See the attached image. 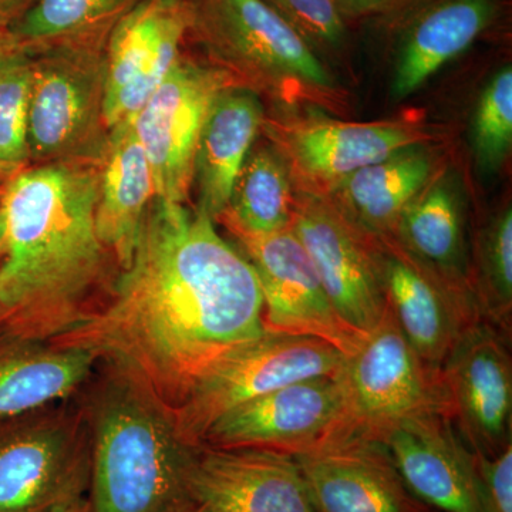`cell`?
Instances as JSON below:
<instances>
[{
  "label": "cell",
  "instance_id": "7c38bea8",
  "mask_svg": "<svg viewBox=\"0 0 512 512\" xmlns=\"http://www.w3.org/2000/svg\"><path fill=\"white\" fill-rule=\"evenodd\" d=\"M235 238L258 278L266 330L323 340L343 355L352 352L363 335L339 318L291 227L261 237Z\"/></svg>",
  "mask_w": 512,
  "mask_h": 512
},
{
  "label": "cell",
  "instance_id": "8d00e7d4",
  "mask_svg": "<svg viewBox=\"0 0 512 512\" xmlns=\"http://www.w3.org/2000/svg\"><path fill=\"white\" fill-rule=\"evenodd\" d=\"M6 255V229L5 220H3L2 211H0V264Z\"/></svg>",
  "mask_w": 512,
  "mask_h": 512
},
{
  "label": "cell",
  "instance_id": "ac0fdd59",
  "mask_svg": "<svg viewBox=\"0 0 512 512\" xmlns=\"http://www.w3.org/2000/svg\"><path fill=\"white\" fill-rule=\"evenodd\" d=\"M375 254L387 306L417 355L440 372L464 329L480 320L476 308L409 252L387 245Z\"/></svg>",
  "mask_w": 512,
  "mask_h": 512
},
{
  "label": "cell",
  "instance_id": "484cf974",
  "mask_svg": "<svg viewBox=\"0 0 512 512\" xmlns=\"http://www.w3.org/2000/svg\"><path fill=\"white\" fill-rule=\"evenodd\" d=\"M431 171L429 154L413 146L348 175L336 184V191L363 231L384 234L396 229L400 215L423 190Z\"/></svg>",
  "mask_w": 512,
  "mask_h": 512
},
{
  "label": "cell",
  "instance_id": "7a4b0ae2",
  "mask_svg": "<svg viewBox=\"0 0 512 512\" xmlns=\"http://www.w3.org/2000/svg\"><path fill=\"white\" fill-rule=\"evenodd\" d=\"M100 161L29 165L0 197L6 255L0 325L53 340L92 315L113 281L96 229Z\"/></svg>",
  "mask_w": 512,
  "mask_h": 512
},
{
  "label": "cell",
  "instance_id": "5bb4252c",
  "mask_svg": "<svg viewBox=\"0 0 512 512\" xmlns=\"http://www.w3.org/2000/svg\"><path fill=\"white\" fill-rule=\"evenodd\" d=\"M187 488L207 512H316L295 458L261 448L198 444Z\"/></svg>",
  "mask_w": 512,
  "mask_h": 512
},
{
  "label": "cell",
  "instance_id": "277c9868",
  "mask_svg": "<svg viewBox=\"0 0 512 512\" xmlns=\"http://www.w3.org/2000/svg\"><path fill=\"white\" fill-rule=\"evenodd\" d=\"M90 464L80 394L0 419V512H50L86 495Z\"/></svg>",
  "mask_w": 512,
  "mask_h": 512
},
{
  "label": "cell",
  "instance_id": "9a60e30c",
  "mask_svg": "<svg viewBox=\"0 0 512 512\" xmlns=\"http://www.w3.org/2000/svg\"><path fill=\"white\" fill-rule=\"evenodd\" d=\"M291 229L308 252L339 318L366 335L387 306L375 248L348 218L318 200L293 207Z\"/></svg>",
  "mask_w": 512,
  "mask_h": 512
},
{
  "label": "cell",
  "instance_id": "6da1fadb",
  "mask_svg": "<svg viewBox=\"0 0 512 512\" xmlns=\"http://www.w3.org/2000/svg\"><path fill=\"white\" fill-rule=\"evenodd\" d=\"M265 332L247 258L200 208L156 197L99 308L52 342L123 367L174 412L208 370Z\"/></svg>",
  "mask_w": 512,
  "mask_h": 512
},
{
  "label": "cell",
  "instance_id": "2e32d148",
  "mask_svg": "<svg viewBox=\"0 0 512 512\" xmlns=\"http://www.w3.org/2000/svg\"><path fill=\"white\" fill-rule=\"evenodd\" d=\"M293 458L316 512H439L410 491L382 441L353 434Z\"/></svg>",
  "mask_w": 512,
  "mask_h": 512
},
{
  "label": "cell",
  "instance_id": "8992f818",
  "mask_svg": "<svg viewBox=\"0 0 512 512\" xmlns=\"http://www.w3.org/2000/svg\"><path fill=\"white\" fill-rule=\"evenodd\" d=\"M350 420L357 433L379 440L412 417H448L440 372L417 355L389 306L379 323L343 355L338 372Z\"/></svg>",
  "mask_w": 512,
  "mask_h": 512
},
{
  "label": "cell",
  "instance_id": "d4e9b609",
  "mask_svg": "<svg viewBox=\"0 0 512 512\" xmlns=\"http://www.w3.org/2000/svg\"><path fill=\"white\" fill-rule=\"evenodd\" d=\"M396 231L409 254L451 291L474 305L466 284L460 205L450 187L437 184L426 194L417 195L400 215Z\"/></svg>",
  "mask_w": 512,
  "mask_h": 512
},
{
  "label": "cell",
  "instance_id": "ffe728a7",
  "mask_svg": "<svg viewBox=\"0 0 512 512\" xmlns=\"http://www.w3.org/2000/svg\"><path fill=\"white\" fill-rule=\"evenodd\" d=\"M258 94L242 83L222 89L202 124L192 167L197 207L217 221L264 123Z\"/></svg>",
  "mask_w": 512,
  "mask_h": 512
},
{
  "label": "cell",
  "instance_id": "e575fe53",
  "mask_svg": "<svg viewBox=\"0 0 512 512\" xmlns=\"http://www.w3.org/2000/svg\"><path fill=\"white\" fill-rule=\"evenodd\" d=\"M50 512H93L92 505H90L89 497L82 495V497L72 498V500L64 501V503L57 505Z\"/></svg>",
  "mask_w": 512,
  "mask_h": 512
},
{
  "label": "cell",
  "instance_id": "ab89813d",
  "mask_svg": "<svg viewBox=\"0 0 512 512\" xmlns=\"http://www.w3.org/2000/svg\"><path fill=\"white\" fill-rule=\"evenodd\" d=\"M2 316H3V306H2V303H0V320H2Z\"/></svg>",
  "mask_w": 512,
  "mask_h": 512
},
{
  "label": "cell",
  "instance_id": "b9f144b4",
  "mask_svg": "<svg viewBox=\"0 0 512 512\" xmlns=\"http://www.w3.org/2000/svg\"><path fill=\"white\" fill-rule=\"evenodd\" d=\"M3 192V191H2ZM2 192H0V197H2Z\"/></svg>",
  "mask_w": 512,
  "mask_h": 512
},
{
  "label": "cell",
  "instance_id": "ba28073f",
  "mask_svg": "<svg viewBox=\"0 0 512 512\" xmlns=\"http://www.w3.org/2000/svg\"><path fill=\"white\" fill-rule=\"evenodd\" d=\"M188 5V36L232 76L332 86L309 43L264 0H188Z\"/></svg>",
  "mask_w": 512,
  "mask_h": 512
},
{
  "label": "cell",
  "instance_id": "cb8c5ba5",
  "mask_svg": "<svg viewBox=\"0 0 512 512\" xmlns=\"http://www.w3.org/2000/svg\"><path fill=\"white\" fill-rule=\"evenodd\" d=\"M141 0H33L10 25L16 49L106 50L114 29Z\"/></svg>",
  "mask_w": 512,
  "mask_h": 512
},
{
  "label": "cell",
  "instance_id": "3957f363",
  "mask_svg": "<svg viewBox=\"0 0 512 512\" xmlns=\"http://www.w3.org/2000/svg\"><path fill=\"white\" fill-rule=\"evenodd\" d=\"M80 394L89 421L93 512H181L194 447L173 410L123 367L100 362Z\"/></svg>",
  "mask_w": 512,
  "mask_h": 512
},
{
  "label": "cell",
  "instance_id": "d590c367",
  "mask_svg": "<svg viewBox=\"0 0 512 512\" xmlns=\"http://www.w3.org/2000/svg\"><path fill=\"white\" fill-rule=\"evenodd\" d=\"M12 49H16V46L10 33V26L0 23V56Z\"/></svg>",
  "mask_w": 512,
  "mask_h": 512
},
{
  "label": "cell",
  "instance_id": "9c48e42d",
  "mask_svg": "<svg viewBox=\"0 0 512 512\" xmlns=\"http://www.w3.org/2000/svg\"><path fill=\"white\" fill-rule=\"evenodd\" d=\"M239 83L217 64L178 57L173 69L133 121L143 146L158 198L187 204L192 191V167L202 124L215 96Z\"/></svg>",
  "mask_w": 512,
  "mask_h": 512
},
{
  "label": "cell",
  "instance_id": "5b68a950",
  "mask_svg": "<svg viewBox=\"0 0 512 512\" xmlns=\"http://www.w3.org/2000/svg\"><path fill=\"white\" fill-rule=\"evenodd\" d=\"M32 57L29 165L97 163L110 133L104 120L106 50H50Z\"/></svg>",
  "mask_w": 512,
  "mask_h": 512
},
{
  "label": "cell",
  "instance_id": "4dcf8cb0",
  "mask_svg": "<svg viewBox=\"0 0 512 512\" xmlns=\"http://www.w3.org/2000/svg\"><path fill=\"white\" fill-rule=\"evenodd\" d=\"M306 42L336 45L345 35V23L335 0H264Z\"/></svg>",
  "mask_w": 512,
  "mask_h": 512
},
{
  "label": "cell",
  "instance_id": "f546056e",
  "mask_svg": "<svg viewBox=\"0 0 512 512\" xmlns=\"http://www.w3.org/2000/svg\"><path fill=\"white\" fill-rule=\"evenodd\" d=\"M473 150L485 173L504 163L512 144V70L505 66L485 86L473 119Z\"/></svg>",
  "mask_w": 512,
  "mask_h": 512
},
{
  "label": "cell",
  "instance_id": "1f68e13d",
  "mask_svg": "<svg viewBox=\"0 0 512 512\" xmlns=\"http://www.w3.org/2000/svg\"><path fill=\"white\" fill-rule=\"evenodd\" d=\"M481 494L487 512H512V444L497 456L474 453Z\"/></svg>",
  "mask_w": 512,
  "mask_h": 512
},
{
  "label": "cell",
  "instance_id": "4316f807",
  "mask_svg": "<svg viewBox=\"0 0 512 512\" xmlns=\"http://www.w3.org/2000/svg\"><path fill=\"white\" fill-rule=\"evenodd\" d=\"M292 214L291 178L284 157L272 147H252L217 221L234 237H261L291 227Z\"/></svg>",
  "mask_w": 512,
  "mask_h": 512
},
{
  "label": "cell",
  "instance_id": "83f0119b",
  "mask_svg": "<svg viewBox=\"0 0 512 512\" xmlns=\"http://www.w3.org/2000/svg\"><path fill=\"white\" fill-rule=\"evenodd\" d=\"M478 318L505 339L512 335V211L507 208L481 232L478 242Z\"/></svg>",
  "mask_w": 512,
  "mask_h": 512
},
{
  "label": "cell",
  "instance_id": "f35d334b",
  "mask_svg": "<svg viewBox=\"0 0 512 512\" xmlns=\"http://www.w3.org/2000/svg\"><path fill=\"white\" fill-rule=\"evenodd\" d=\"M188 512H207V511L202 510V508L197 507V505H192V507L190 508V510H188Z\"/></svg>",
  "mask_w": 512,
  "mask_h": 512
},
{
  "label": "cell",
  "instance_id": "d6a6232c",
  "mask_svg": "<svg viewBox=\"0 0 512 512\" xmlns=\"http://www.w3.org/2000/svg\"><path fill=\"white\" fill-rule=\"evenodd\" d=\"M387 0H335L339 12L343 15H363L380 9Z\"/></svg>",
  "mask_w": 512,
  "mask_h": 512
},
{
  "label": "cell",
  "instance_id": "d6986e66",
  "mask_svg": "<svg viewBox=\"0 0 512 512\" xmlns=\"http://www.w3.org/2000/svg\"><path fill=\"white\" fill-rule=\"evenodd\" d=\"M99 363L89 350L29 338L0 325V419L76 396Z\"/></svg>",
  "mask_w": 512,
  "mask_h": 512
},
{
  "label": "cell",
  "instance_id": "836d02e7",
  "mask_svg": "<svg viewBox=\"0 0 512 512\" xmlns=\"http://www.w3.org/2000/svg\"><path fill=\"white\" fill-rule=\"evenodd\" d=\"M33 0H0V23L12 25L32 5Z\"/></svg>",
  "mask_w": 512,
  "mask_h": 512
},
{
  "label": "cell",
  "instance_id": "8fae6325",
  "mask_svg": "<svg viewBox=\"0 0 512 512\" xmlns=\"http://www.w3.org/2000/svg\"><path fill=\"white\" fill-rule=\"evenodd\" d=\"M510 340L477 320L440 369L448 419L474 453L497 456L512 444Z\"/></svg>",
  "mask_w": 512,
  "mask_h": 512
},
{
  "label": "cell",
  "instance_id": "4fadbf2b",
  "mask_svg": "<svg viewBox=\"0 0 512 512\" xmlns=\"http://www.w3.org/2000/svg\"><path fill=\"white\" fill-rule=\"evenodd\" d=\"M188 0H141L114 29L106 49L104 120L134 119L183 53Z\"/></svg>",
  "mask_w": 512,
  "mask_h": 512
},
{
  "label": "cell",
  "instance_id": "60d3db41",
  "mask_svg": "<svg viewBox=\"0 0 512 512\" xmlns=\"http://www.w3.org/2000/svg\"><path fill=\"white\" fill-rule=\"evenodd\" d=\"M191 507H192V505H191ZM191 507L185 508V510H183L181 512H188V510H190Z\"/></svg>",
  "mask_w": 512,
  "mask_h": 512
},
{
  "label": "cell",
  "instance_id": "603a6c76",
  "mask_svg": "<svg viewBox=\"0 0 512 512\" xmlns=\"http://www.w3.org/2000/svg\"><path fill=\"white\" fill-rule=\"evenodd\" d=\"M413 131L392 124L315 123L296 130L291 150L311 177L338 184L357 170L416 146Z\"/></svg>",
  "mask_w": 512,
  "mask_h": 512
},
{
  "label": "cell",
  "instance_id": "74e56055",
  "mask_svg": "<svg viewBox=\"0 0 512 512\" xmlns=\"http://www.w3.org/2000/svg\"><path fill=\"white\" fill-rule=\"evenodd\" d=\"M10 177H12V175H9L2 167H0V192H2L5 185L8 184Z\"/></svg>",
  "mask_w": 512,
  "mask_h": 512
},
{
  "label": "cell",
  "instance_id": "30bf717a",
  "mask_svg": "<svg viewBox=\"0 0 512 512\" xmlns=\"http://www.w3.org/2000/svg\"><path fill=\"white\" fill-rule=\"evenodd\" d=\"M357 433L338 377L286 384L212 424L201 443L299 456Z\"/></svg>",
  "mask_w": 512,
  "mask_h": 512
},
{
  "label": "cell",
  "instance_id": "44dd1931",
  "mask_svg": "<svg viewBox=\"0 0 512 512\" xmlns=\"http://www.w3.org/2000/svg\"><path fill=\"white\" fill-rule=\"evenodd\" d=\"M99 168L97 235L120 269L130 261L141 221L157 197L153 171L133 121L110 128Z\"/></svg>",
  "mask_w": 512,
  "mask_h": 512
},
{
  "label": "cell",
  "instance_id": "e0dca14e",
  "mask_svg": "<svg viewBox=\"0 0 512 512\" xmlns=\"http://www.w3.org/2000/svg\"><path fill=\"white\" fill-rule=\"evenodd\" d=\"M410 491L441 512H487L473 451L443 414L412 417L379 437Z\"/></svg>",
  "mask_w": 512,
  "mask_h": 512
},
{
  "label": "cell",
  "instance_id": "f1b7e54d",
  "mask_svg": "<svg viewBox=\"0 0 512 512\" xmlns=\"http://www.w3.org/2000/svg\"><path fill=\"white\" fill-rule=\"evenodd\" d=\"M33 57L19 49L0 56V167L15 175L29 167Z\"/></svg>",
  "mask_w": 512,
  "mask_h": 512
},
{
  "label": "cell",
  "instance_id": "52a82bcc",
  "mask_svg": "<svg viewBox=\"0 0 512 512\" xmlns=\"http://www.w3.org/2000/svg\"><path fill=\"white\" fill-rule=\"evenodd\" d=\"M343 353L323 340L266 330L208 370L174 410L181 437L198 446L215 421L239 406L301 380L338 375Z\"/></svg>",
  "mask_w": 512,
  "mask_h": 512
},
{
  "label": "cell",
  "instance_id": "7402d4cb",
  "mask_svg": "<svg viewBox=\"0 0 512 512\" xmlns=\"http://www.w3.org/2000/svg\"><path fill=\"white\" fill-rule=\"evenodd\" d=\"M494 13L495 0H443L427 10L407 33L397 57L394 99H406L473 45Z\"/></svg>",
  "mask_w": 512,
  "mask_h": 512
}]
</instances>
